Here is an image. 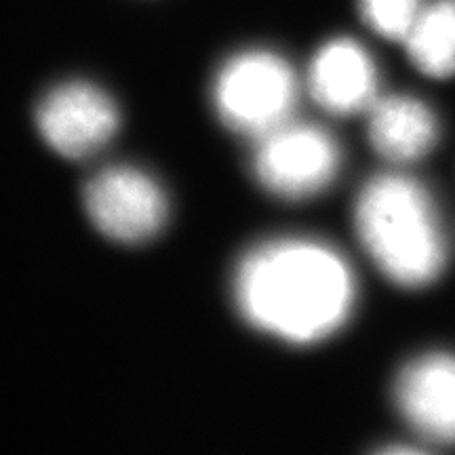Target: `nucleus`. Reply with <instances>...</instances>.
I'll list each match as a JSON object with an SVG mask.
<instances>
[{
  "label": "nucleus",
  "instance_id": "2",
  "mask_svg": "<svg viewBox=\"0 0 455 455\" xmlns=\"http://www.w3.org/2000/svg\"><path fill=\"white\" fill-rule=\"evenodd\" d=\"M358 241L378 270L403 289L436 283L447 266V235L422 181L401 171L365 181L355 203Z\"/></svg>",
  "mask_w": 455,
  "mask_h": 455
},
{
  "label": "nucleus",
  "instance_id": "6",
  "mask_svg": "<svg viewBox=\"0 0 455 455\" xmlns=\"http://www.w3.org/2000/svg\"><path fill=\"white\" fill-rule=\"evenodd\" d=\"M121 114L106 91L89 83H66L49 91L36 110V127L57 155L83 161L110 144Z\"/></svg>",
  "mask_w": 455,
  "mask_h": 455
},
{
  "label": "nucleus",
  "instance_id": "10",
  "mask_svg": "<svg viewBox=\"0 0 455 455\" xmlns=\"http://www.w3.org/2000/svg\"><path fill=\"white\" fill-rule=\"evenodd\" d=\"M403 44L411 64L426 76H455V0L426 3Z\"/></svg>",
  "mask_w": 455,
  "mask_h": 455
},
{
  "label": "nucleus",
  "instance_id": "4",
  "mask_svg": "<svg viewBox=\"0 0 455 455\" xmlns=\"http://www.w3.org/2000/svg\"><path fill=\"white\" fill-rule=\"evenodd\" d=\"M344 152L331 131L287 121L255 140L251 169L258 184L283 201H308L339 178Z\"/></svg>",
  "mask_w": 455,
  "mask_h": 455
},
{
  "label": "nucleus",
  "instance_id": "7",
  "mask_svg": "<svg viewBox=\"0 0 455 455\" xmlns=\"http://www.w3.org/2000/svg\"><path fill=\"white\" fill-rule=\"evenodd\" d=\"M395 405L419 439L455 445V355L426 352L401 369Z\"/></svg>",
  "mask_w": 455,
  "mask_h": 455
},
{
  "label": "nucleus",
  "instance_id": "11",
  "mask_svg": "<svg viewBox=\"0 0 455 455\" xmlns=\"http://www.w3.org/2000/svg\"><path fill=\"white\" fill-rule=\"evenodd\" d=\"M424 4V0H358V11L375 34L403 43Z\"/></svg>",
  "mask_w": 455,
  "mask_h": 455
},
{
  "label": "nucleus",
  "instance_id": "5",
  "mask_svg": "<svg viewBox=\"0 0 455 455\" xmlns=\"http://www.w3.org/2000/svg\"><path fill=\"white\" fill-rule=\"evenodd\" d=\"M84 212L110 241L141 244L163 232L169 220V198L150 173L116 164L89 180Z\"/></svg>",
  "mask_w": 455,
  "mask_h": 455
},
{
  "label": "nucleus",
  "instance_id": "8",
  "mask_svg": "<svg viewBox=\"0 0 455 455\" xmlns=\"http://www.w3.org/2000/svg\"><path fill=\"white\" fill-rule=\"evenodd\" d=\"M306 87L316 106L329 114H365L379 95L378 66L361 43L333 38L312 57Z\"/></svg>",
  "mask_w": 455,
  "mask_h": 455
},
{
  "label": "nucleus",
  "instance_id": "3",
  "mask_svg": "<svg viewBox=\"0 0 455 455\" xmlns=\"http://www.w3.org/2000/svg\"><path fill=\"white\" fill-rule=\"evenodd\" d=\"M298 100V74L283 55L268 49L232 55L221 64L212 87L220 121L253 141L295 118Z\"/></svg>",
  "mask_w": 455,
  "mask_h": 455
},
{
  "label": "nucleus",
  "instance_id": "9",
  "mask_svg": "<svg viewBox=\"0 0 455 455\" xmlns=\"http://www.w3.org/2000/svg\"><path fill=\"white\" fill-rule=\"evenodd\" d=\"M363 116L369 144L388 163H418L439 144V118L424 100L413 95L379 93Z\"/></svg>",
  "mask_w": 455,
  "mask_h": 455
},
{
  "label": "nucleus",
  "instance_id": "1",
  "mask_svg": "<svg viewBox=\"0 0 455 455\" xmlns=\"http://www.w3.org/2000/svg\"><path fill=\"white\" fill-rule=\"evenodd\" d=\"M232 293L261 333L295 346L331 338L350 321L356 278L348 259L315 238H275L238 261Z\"/></svg>",
  "mask_w": 455,
  "mask_h": 455
}]
</instances>
